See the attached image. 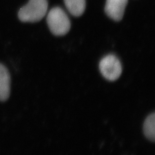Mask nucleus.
<instances>
[{
  "instance_id": "3",
  "label": "nucleus",
  "mask_w": 155,
  "mask_h": 155,
  "mask_svg": "<svg viewBox=\"0 0 155 155\" xmlns=\"http://www.w3.org/2000/svg\"><path fill=\"white\" fill-rule=\"evenodd\" d=\"M100 70L103 77L108 81H114L122 73V65L119 59L114 55H108L100 62Z\"/></svg>"
},
{
  "instance_id": "4",
  "label": "nucleus",
  "mask_w": 155,
  "mask_h": 155,
  "mask_svg": "<svg viewBox=\"0 0 155 155\" xmlns=\"http://www.w3.org/2000/svg\"><path fill=\"white\" fill-rule=\"evenodd\" d=\"M128 0H106L105 11L107 16L116 21L123 18Z\"/></svg>"
},
{
  "instance_id": "1",
  "label": "nucleus",
  "mask_w": 155,
  "mask_h": 155,
  "mask_svg": "<svg viewBox=\"0 0 155 155\" xmlns=\"http://www.w3.org/2000/svg\"><path fill=\"white\" fill-rule=\"evenodd\" d=\"M47 11V0H29L20 9L18 16L22 22H38L45 16Z\"/></svg>"
},
{
  "instance_id": "7",
  "label": "nucleus",
  "mask_w": 155,
  "mask_h": 155,
  "mask_svg": "<svg viewBox=\"0 0 155 155\" xmlns=\"http://www.w3.org/2000/svg\"><path fill=\"white\" fill-rule=\"evenodd\" d=\"M144 134L147 139L153 141L155 138V113L150 114L145 119L143 126Z\"/></svg>"
},
{
  "instance_id": "5",
  "label": "nucleus",
  "mask_w": 155,
  "mask_h": 155,
  "mask_svg": "<svg viewBox=\"0 0 155 155\" xmlns=\"http://www.w3.org/2000/svg\"><path fill=\"white\" fill-rule=\"evenodd\" d=\"M11 78L8 70L0 64V101H5L10 95Z\"/></svg>"
},
{
  "instance_id": "2",
  "label": "nucleus",
  "mask_w": 155,
  "mask_h": 155,
  "mask_svg": "<svg viewBox=\"0 0 155 155\" xmlns=\"http://www.w3.org/2000/svg\"><path fill=\"white\" fill-rule=\"evenodd\" d=\"M47 22L50 30L56 36H63L71 28V22L66 13L59 7L52 8L48 12Z\"/></svg>"
},
{
  "instance_id": "6",
  "label": "nucleus",
  "mask_w": 155,
  "mask_h": 155,
  "mask_svg": "<svg viewBox=\"0 0 155 155\" xmlns=\"http://www.w3.org/2000/svg\"><path fill=\"white\" fill-rule=\"evenodd\" d=\"M67 10L75 17L83 15L86 8V0H64Z\"/></svg>"
}]
</instances>
